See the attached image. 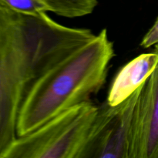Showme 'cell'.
<instances>
[{
	"mask_svg": "<svg viewBox=\"0 0 158 158\" xmlns=\"http://www.w3.org/2000/svg\"><path fill=\"white\" fill-rule=\"evenodd\" d=\"M95 35L46 12L26 15L0 6V158L17 138L19 112L35 82Z\"/></svg>",
	"mask_w": 158,
	"mask_h": 158,
	"instance_id": "cell-1",
	"label": "cell"
},
{
	"mask_svg": "<svg viewBox=\"0 0 158 158\" xmlns=\"http://www.w3.org/2000/svg\"><path fill=\"white\" fill-rule=\"evenodd\" d=\"M114 43L103 29L90 41L45 73L32 86L19 110L17 137L29 134L74 106L89 101L106 82Z\"/></svg>",
	"mask_w": 158,
	"mask_h": 158,
	"instance_id": "cell-2",
	"label": "cell"
},
{
	"mask_svg": "<svg viewBox=\"0 0 158 158\" xmlns=\"http://www.w3.org/2000/svg\"><path fill=\"white\" fill-rule=\"evenodd\" d=\"M97 109L89 100L63 111L17 137L2 158H77Z\"/></svg>",
	"mask_w": 158,
	"mask_h": 158,
	"instance_id": "cell-3",
	"label": "cell"
},
{
	"mask_svg": "<svg viewBox=\"0 0 158 158\" xmlns=\"http://www.w3.org/2000/svg\"><path fill=\"white\" fill-rule=\"evenodd\" d=\"M141 86L116 106H98L77 158H131Z\"/></svg>",
	"mask_w": 158,
	"mask_h": 158,
	"instance_id": "cell-4",
	"label": "cell"
},
{
	"mask_svg": "<svg viewBox=\"0 0 158 158\" xmlns=\"http://www.w3.org/2000/svg\"><path fill=\"white\" fill-rule=\"evenodd\" d=\"M131 158H158V63L140 89Z\"/></svg>",
	"mask_w": 158,
	"mask_h": 158,
	"instance_id": "cell-5",
	"label": "cell"
},
{
	"mask_svg": "<svg viewBox=\"0 0 158 158\" xmlns=\"http://www.w3.org/2000/svg\"><path fill=\"white\" fill-rule=\"evenodd\" d=\"M158 63L155 50L143 53L125 64L114 77L106 101L116 106L132 95L146 82Z\"/></svg>",
	"mask_w": 158,
	"mask_h": 158,
	"instance_id": "cell-6",
	"label": "cell"
},
{
	"mask_svg": "<svg viewBox=\"0 0 158 158\" xmlns=\"http://www.w3.org/2000/svg\"><path fill=\"white\" fill-rule=\"evenodd\" d=\"M49 12L66 18L89 15L98 5V0H40Z\"/></svg>",
	"mask_w": 158,
	"mask_h": 158,
	"instance_id": "cell-7",
	"label": "cell"
},
{
	"mask_svg": "<svg viewBox=\"0 0 158 158\" xmlns=\"http://www.w3.org/2000/svg\"><path fill=\"white\" fill-rule=\"evenodd\" d=\"M0 6L26 15H39L49 12L40 0H0Z\"/></svg>",
	"mask_w": 158,
	"mask_h": 158,
	"instance_id": "cell-8",
	"label": "cell"
},
{
	"mask_svg": "<svg viewBox=\"0 0 158 158\" xmlns=\"http://www.w3.org/2000/svg\"><path fill=\"white\" fill-rule=\"evenodd\" d=\"M158 44V17L154 25L148 31L143 37L140 43V46L144 49L154 46Z\"/></svg>",
	"mask_w": 158,
	"mask_h": 158,
	"instance_id": "cell-9",
	"label": "cell"
}]
</instances>
